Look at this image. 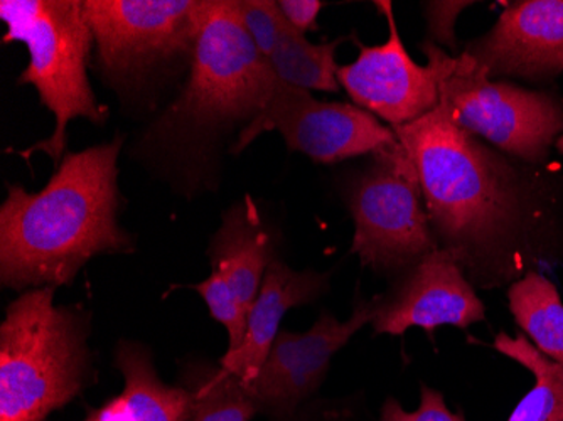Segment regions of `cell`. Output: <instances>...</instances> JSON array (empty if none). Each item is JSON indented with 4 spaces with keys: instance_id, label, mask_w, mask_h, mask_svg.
Wrapping results in <instances>:
<instances>
[{
    "instance_id": "8fae6325",
    "label": "cell",
    "mask_w": 563,
    "mask_h": 421,
    "mask_svg": "<svg viewBox=\"0 0 563 421\" xmlns=\"http://www.w3.org/2000/svg\"><path fill=\"white\" fill-rule=\"evenodd\" d=\"M208 255L211 275L192 288L207 302L211 318L227 329V353H232L242 346L250 309L275 258L271 231L252 199L236 202L223 214Z\"/></svg>"
},
{
    "instance_id": "52a82bcc",
    "label": "cell",
    "mask_w": 563,
    "mask_h": 421,
    "mask_svg": "<svg viewBox=\"0 0 563 421\" xmlns=\"http://www.w3.org/2000/svg\"><path fill=\"white\" fill-rule=\"evenodd\" d=\"M346 201L354 221L351 252L376 274H404L439 248L416 160L400 141L373 154L350 179Z\"/></svg>"
},
{
    "instance_id": "d6986e66",
    "label": "cell",
    "mask_w": 563,
    "mask_h": 421,
    "mask_svg": "<svg viewBox=\"0 0 563 421\" xmlns=\"http://www.w3.org/2000/svg\"><path fill=\"white\" fill-rule=\"evenodd\" d=\"M495 350L517 361L534 376V386L515 408L508 421H563V366L549 359L518 334L509 337L501 332L495 339Z\"/></svg>"
},
{
    "instance_id": "ffe728a7",
    "label": "cell",
    "mask_w": 563,
    "mask_h": 421,
    "mask_svg": "<svg viewBox=\"0 0 563 421\" xmlns=\"http://www.w3.org/2000/svg\"><path fill=\"white\" fill-rule=\"evenodd\" d=\"M183 383L191 395L189 421H250L261 413L245 383L220 363L188 367Z\"/></svg>"
},
{
    "instance_id": "9a60e30c",
    "label": "cell",
    "mask_w": 563,
    "mask_h": 421,
    "mask_svg": "<svg viewBox=\"0 0 563 421\" xmlns=\"http://www.w3.org/2000/svg\"><path fill=\"white\" fill-rule=\"evenodd\" d=\"M329 274L297 272L282 259H272L257 300L250 309L242 346L224 354L220 359L221 366L245 385L252 383L280 332L282 319L286 318L290 309L307 306L324 296L329 290Z\"/></svg>"
},
{
    "instance_id": "9c48e42d",
    "label": "cell",
    "mask_w": 563,
    "mask_h": 421,
    "mask_svg": "<svg viewBox=\"0 0 563 421\" xmlns=\"http://www.w3.org/2000/svg\"><path fill=\"white\" fill-rule=\"evenodd\" d=\"M272 130L284 137L290 152L318 164L373 155L398 142L394 129L356 104L316 100L311 91L284 81L275 88L264 112L240 132L233 154Z\"/></svg>"
},
{
    "instance_id": "d4e9b609",
    "label": "cell",
    "mask_w": 563,
    "mask_h": 421,
    "mask_svg": "<svg viewBox=\"0 0 563 421\" xmlns=\"http://www.w3.org/2000/svg\"><path fill=\"white\" fill-rule=\"evenodd\" d=\"M296 421H354L350 408H324V410L300 411Z\"/></svg>"
},
{
    "instance_id": "603a6c76",
    "label": "cell",
    "mask_w": 563,
    "mask_h": 421,
    "mask_svg": "<svg viewBox=\"0 0 563 421\" xmlns=\"http://www.w3.org/2000/svg\"><path fill=\"white\" fill-rule=\"evenodd\" d=\"M470 5L473 4L464 2V0H430V2H426L423 9H426L430 43L442 44L452 51L457 49L455 22H457L459 14Z\"/></svg>"
},
{
    "instance_id": "2e32d148",
    "label": "cell",
    "mask_w": 563,
    "mask_h": 421,
    "mask_svg": "<svg viewBox=\"0 0 563 421\" xmlns=\"http://www.w3.org/2000/svg\"><path fill=\"white\" fill-rule=\"evenodd\" d=\"M115 366L122 373L123 391L84 421H189L191 395L185 386H170L157 375L151 350L137 341H120Z\"/></svg>"
},
{
    "instance_id": "7a4b0ae2",
    "label": "cell",
    "mask_w": 563,
    "mask_h": 421,
    "mask_svg": "<svg viewBox=\"0 0 563 421\" xmlns=\"http://www.w3.org/2000/svg\"><path fill=\"white\" fill-rule=\"evenodd\" d=\"M122 137L63 157L46 188L9 184L0 208V281L18 292L71 285L98 255L134 250L119 224Z\"/></svg>"
},
{
    "instance_id": "e0dca14e",
    "label": "cell",
    "mask_w": 563,
    "mask_h": 421,
    "mask_svg": "<svg viewBox=\"0 0 563 421\" xmlns=\"http://www.w3.org/2000/svg\"><path fill=\"white\" fill-rule=\"evenodd\" d=\"M340 41L314 44L306 34L294 30L280 14L274 49L267 56L268 65L278 80L302 90L340 91L336 49Z\"/></svg>"
},
{
    "instance_id": "ba28073f",
    "label": "cell",
    "mask_w": 563,
    "mask_h": 421,
    "mask_svg": "<svg viewBox=\"0 0 563 421\" xmlns=\"http://www.w3.org/2000/svg\"><path fill=\"white\" fill-rule=\"evenodd\" d=\"M202 0H87L98 65L119 87L142 84L151 73L192 56Z\"/></svg>"
},
{
    "instance_id": "7c38bea8",
    "label": "cell",
    "mask_w": 563,
    "mask_h": 421,
    "mask_svg": "<svg viewBox=\"0 0 563 421\" xmlns=\"http://www.w3.org/2000/svg\"><path fill=\"white\" fill-rule=\"evenodd\" d=\"M375 5L387 19L388 40L379 46L356 43V62L338 68V81L356 107L394 129L416 122L438 107V76L432 65H417L408 55L398 33L394 4L378 0Z\"/></svg>"
},
{
    "instance_id": "4fadbf2b",
    "label": "cell",
    "mask_w": 563,
    "mask_h": 421,
    "mask_svg": "<svg viewBox=\"0 0 563 421\" xmlns=\"http://www.w3.org/2000/svg\"><path fill=\"white\" fill-rule=\"evenodd\" d=\"M484 318L486 307L463 267L451 252L438 248L398 275L385 296L375 297L372 325L376 335H404L412 328L467 329Z\"/></svg>"
},
{
    "instance_id": "7402d4cb",
    "label": "cell",
    "mask_w": 563,
    "mask_h": 421,
    "mask_svg": "<svg viewBox=\"0 0 563 421\" xmlns=\"http://www.w3.org/2000/svg\"><path fill=\"white\" fill-rule=\"evenodd\" d=\"M379 421H466L463 413H452L444 395L430 386H420V407L416 411L401 408L395 398H387Z\"/></svg>"
},
{
    "instance_id": "5bb4252c",
    "label": "cell",
    "mask_w": 563,
    "mask_h": 421,
    "mask_svg": "<svg viewBox=\"0 0 563 421\" xmlns=\"http://www.w3.org/2000/svg\"><path fill=\"white\" fill-rule=\"evenodd\" d=\"M467 55L495 76L549 80L563 73V0H521L493 30L467 44Z\"/></svg>"
},
{
    "instance_id": "277c9868",
    "label": "cell",
    "mask_w": 563,
    "mask_h": 421,
    "mask_svg": "<svg viewBox=\"0 0 563 421\" xmlns=\"http://www.w3.org/2000/svg\"><path fill=\"white\" fill-rule=\"evenodd\" d=\"M0 19L8 27L2 43H22L30 53L19 85H31L56 120L51 137L31 145L21 155L30 157L41 151L58 167L66 155L71 120L87 119L101 125L109 119V110L98 103L88 81L95 40L84 2L2 0Z\"/></svg>"
},
{
    "instance_id": "cb8c5ba5",
    "label": "cell",
    "mask_w": 563,
    "mask_h": 421,
    "mask_svg": "<svg viewBox=\"0 0 563 421\" xmlns=\"http://www.w3.org/2000/svg\"><path fill=\"white\" fill-rule=\"evenodd\" d=\"M277 5L294 30L306 34L318 30V15L325 4L319 0H278Z\"/></svg>"
},
{
    "instance_id": "6da1fadb",
    "label": "cell",
    "mask_w": 563,
    "mask_h": 421,
    "mask_svg": "<svg viewBox=\"0 0 563 421\" xmlns=\"http://www.w3.org/2000/svg\"><path fill=\"white\" fill-rule=\"evenodd\" d=\"M394 132L416 160L439 248L473 287L534 272L563 221V184L455 125L441 104Z\"/></svg>"
},
{
    "instance_id": "30bf717a",
    "label": "cell",
    "mask_w": 563,
    "mask_h": 421,
    "mask_svg": "<svg viewBox=\"0 0 563 421\" xmlns=\"http://www.w3.org/2000/svg\"><path fill=\"white\" fill-rule=\"evenodd\" d=\"M373 318L375 299L357 300L347 321L324 312L307 332H278L261 372L246 385L261 413L272 421H296L300 407L324 383L334 354Z\"/></svg>"
},
{
    "instance_id": "484cf974",
    "label": "cell",
    "mask_w": 563,
    "mask_h": 421,
    "mask_svg": "<svg viewBox=\"0 0 563 421\" xmlns=\"http://www.w3.org/2000/svg\"><path fill=\"white\" fill-rule=\"evenodd\" d=\"M556 148H559L560 154H563V135H560L559 141L555 142Z\"/></svg>"
},
{
    "instance_id": "44dd1931",
    "label": "cell",
    "mask_w": 563,
    "mask_h": 421,
    "mask_svg": "<svg viewBox=\"0 0 563 421\" xmlns=\"http://www.w3.org/2000/svg\"><path fill=\"white\" fill-rule=\"evenodd\" d=\"M233 8L239 12L240 21L245 27L253 43L267 59L274 49L277 37L280 11L274 0H233Z\"/></svg>"
},
{
    "instance_id": "ac0fdd59",
    "label": "cell",
    "mask_w": 563,
    "mask_h": 421,
    "mask_svg": "<svg viewBox=\"0 0 563 421\" xmlns=\"http://www.w3.org/2000/svg\"><path fill=\"white\" fill-rule=\"evenodd\" d=\"M509 310L537 350L563 366V302L555 285L528 272L508 288Z\"/></svg>"
},
{
    "instance_id": "3957f363",
    "label": "cell",
    "mask_w": 563,
    "mask_h": 421,
    "mask_svg": "<svg viewBox=\"0 0 563 421\" xmlns=\"http://www.w3.org/2000/svg\"><path fill=\"white\" fill-rule=\"evenodd\" d=\"M58 288L25 290L0 325V421H46L91 383L90 324L55 306Z\"/></svg>"
},
{
    "instance_id": "5b68a950",
    "label": "cell",
    "mask_w": 563,
    "mask_h": 421,
    "mask_svg": "<svg viewBox=\"0 0 563 421\" xmlns=\"http://www.w3.org/2000/svg\"><path fill=\"white\" fill-rule=\"evenodd\" d=\"M280 84L240 21L233 0H202L191 75L159 132L213 134L257 119Z\"/></svg>"
},
{
    "instance_id": "8992f818",
    "label": "cell",
    "mask_w": 563,
    "mask_h": 421,
    "mask_svg": "<svg viewBox=\"0 0 563 421\" xmlns=\"http://www.w3.org/2000/svg\"><path fill=\"white\" fill-rule=\"evenodd\" d=\"M420 49L438 76L439 104L455 125L515 159L545 163L563 132L562 98L493 81L466 51L451 56L430 41Z\"/></svg>"
}]
</instances>
